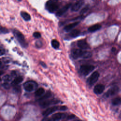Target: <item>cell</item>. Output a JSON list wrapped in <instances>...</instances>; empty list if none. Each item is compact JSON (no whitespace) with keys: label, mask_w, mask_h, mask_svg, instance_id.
Returning a JSON list of instances; mask_svg holds the SVG:
<instances>
[{"label":"cell","mask_w":121,"mask_h":121,"mask_svg":"<svg viewBox=\"0 0 121 121\" xmlns=\"http://www.w3.org/2000/svg\"><path fill=\"white\" fill-rule=\"evenodd\" d=\"M52 93L50 91H48L44 95H43V96H42V97H41L39 99V101L40 102L42 101H44L45 100L48 99L49 98H50L51 96H52Z\"/></svg>","instance_id":"ffe728a7"},{"label":"cell","mask_w":121,"mask_h":121,"mask_svg":"<svg viewBox=\"0 0 121 121\" xmlns=\"http://www.w3.org/2000/svg\"><path fill=\"white\" fill-rule=\"evenodd\" d=\"M24 89L27 92L34 91L37 86V84L34 81L29 80L26 82L23 85Z\"/></svg>","instance_id":"5b68a950"},{"label":"cell","mask_w":121,"mask_h":121,"mask_svg":"<svg viewBox=\"0 0 121 121\" xmlns=\"http://www.w3.org/2000/svg\"><path fill=\"white\" fill-rule=\"evenodd\" d=\"M115 50H116L115 48H114V47H112V52H114V51H115Z\"/></svg>","instance_id":"836d02e7"},{"label":"cell","mask_w":121,"mask_h":121,"mask_svg":"<svg viewBox=\"0 0 121 121\" xmlns=\"http://www.w3.org/2000/svg\"><path fill=\"white\" fill-rule=\"evenodd\" d=\"M75 117V115L74 114H70L67 117V119L68 120H70V119H73Z\"/></svg>","instance_id":"f546056e"},{"label":"cell","mask_w":121,"mask_h":121,"mask_svg":"<svg viewBox=\"0 0 121 121\" xmlns=\"http://www.w3.org/2000/svg\"><path fill=\"white\" fill-rule=\"evenodd\" d=\"M77 45L80 49H88L90 48L88 43L85 40H80L78 41Z\"/></svg>","instance_id":"8fae6325"},{"label":"cell","mask_w":121,"mask_h":121,"mask_svg":"<svg viewBox=\"0 0 121 121\" xmlns=\"http://www.w3.org/2000/svg\"><path fill=\"white\" fill-rule=\"evenodd\" d=\"M71 54L73 58L74 59H78L79 58L86 59L91 57L92 55L91 52L79 49H72L71 51Z\"/></svg>","instance_id":"6da1fadb"},{"label":"cell","mask_w":121,"mask_h":121,"mask_svg":"<svg viewBox=\"0 0 121 121\" xmlns=\"http://www.w3.org/2000/svg\"><path fill=\"white\" fill-rule=\"evenodd\" d=\"M8 32H9L7 28H6L5 27L1 26V27H0V33L1 34H6Z\"/></svg>","instance_id":"484cf974"},{"label":"cell","mask_w":121,"mask_h":121,"mask_svg":"<svg viewBox=\"0 0 121 121\" xmlns=\"http://www.w3.org/2000/svg\"><path fill=\"white\" fill-rule=\"evenodd\" d=\"M104 86L103 84H97L95 85L94 88V92L95 94L97 95L102 94L104 90Z\"/></svg>","instance_id":"4fadbf2b"},{"label":"cell","mask_w":121,"mask_h":121,"mask_svg":"<svg viewBox=\"0 0 121 121\" xmlns=\"http://www.w3.org/2000/svg\"><path fill=\"white\" fill-rule=\"evenodd\" d=\"M121 103V99L120 97H115L112 100V104L113 105H118Z\"/></svg>","instance_id":"7402d4cb"},{"label":"cell","mask_w":121,"mask_h":121,"mask_svg":"<svg viewBox=\"0 0 121 121\" xmlns=\"http://www.w3.org/2000/svg\"><path fill=\"white\" fill-rule=\"evenodd\" d=\"M60 101L59 100L56 99H47L44 101H42L40 102L39 105L42 108H46L49 106H50L52 104H57L60 103Z\"/></svg>","instance_id":"8992f818"},{"label":"cell","mask_w":121,"mask_h":121,"mask_svg":"<svg viewBox=\"0 0 121 121\" xmlns=\"http://www.w3.org/2000/svg\"><path fill=\"white\" fill-rule=\"evenodd\" d=\"M101 28V25L99 24H96L89 26L88 28V30L90 32H94L99 30Z\"/></svg>","instance_id":"2e32d148"},{"label":"cell","mask_w":121,"mask_h":121,"mask_svg":"<svg viewBox=\"0 0 121 121\" xmlns=\"http://www.w3.org/2000/svg\"><path fill=\"white\" fill-rule=\"evenodd\" d=\"M66 117V114L62 112H58L53 114L52 116V118L56 120L57 121H59L60 120Z\"/></svg>","instance_id":"9a60e30c"},{"label":"cell","mask_w":121,"mask_h":121,"mask_svg":"<svg viewBox=\"0 0 121 121\" xmlns=\"http://www.w3.org/2000/svg\"><path fill=\"white\" fill-rule=\"evenodd\" d=\"M45 93V90L44 88H42V87H40L38 89H37L35 93V96H41L43 95V94Z\"/></svg>","instance_id":"44dd1931"},{"label":"cell","mask_w":121,"mask_h":121,"mask_svg":"<svg viewBox=\"0 0 121 121\" xmlns=\"http://www.w3.org/2000/svg\"><path fill=\"white\" fill-rule=\"evenodd\" d=\"M40 64L43 68H46V67H47L46 64L44 62H43V61H40Z\"/></svg>","instance_id":"4dcf8cb0"},{"label":"cell","mask_w":121,"mask_h":121,"mask_svg":"<svg viewBox=\"0 0 121 121\" xmlns=\"http://www.w3.org/2000/svg\"><path fill=\"white\" fill-rule=\"evenodd\" d=\"M71 3H68L65 6H64L62 8L58 10L56 14V16L58 17H60L62 16L66 11L69 9L71 7Z\"/></svg>","instance_id":"30bf717a"},{"label":"cell","mask_w":121,"mask_h":121,"mask_svg":"<svg viewBox=\"0 0 121 121\" xmlns=\"http://www.w3.org/2000/svg\"><path fill=\"white\" fill-rule=\"evenodd\" d=\"M80 31L78 29H74L70 32L69 34V36L72 38H74L78 36L80 34Z\"/></svg>","instance_id":"e0dca14e"},{"label":"cell","mask_w":121,"mask_h":121,"mask_svg":"<svg viewBox=\"0 0 121 121\" xmlns=\"http://www.w3.org/2000/svg\"><path fill=\"white\" fill-rule=\"evenodd\" d=\"M12 79V78L9 75H6L3 77V80L5 82H8L10 81H11Z\"/></svg>","instance_id":"d4e9b609"},{"label":"cell","mask_w":121,"mask_h":121,"mask_svg":"<svg viewBox=\"0 0 121 121\" xmlns=\"http://www.w3.org/2000/svg\"><path fill=\"white\" fill-rule=\"evenodd\" d=\"M21 16L23 17V18L26 21H29L31 19V16L30 15L26 12L22 11L20 12Z\"/></svg>","instance_id":"d6986e66"},{"label":"cell","mask_w":121,"mask_h":121,"mask_svg":"<svg viewBox=\"0 0 121 121\" xmlns=\"http://www.w3.org/2000/svg\"><path fill=\"white\" fill-rule=\"evenodd\" d=\"M13 33L20 45L23 47H26L27 46V43L22 33L16 29H14L13 30Z\"/></svg>","instance_id":"7a4b0ae2"},{"label":"cell","mask_w":121,"mask_h":121,"mask_svg":"<svg viewBox=\"0 0 121 121\" xmlns=\"http://www.w3.org/2000/svg\"><path fill=\"white\" fill-rule=\"evenodd\" d=\"M47 121H57V120H54V119H52V118H51V119H50L49 120H48Z\"/></svg>","instance_id":"d6a6232c"},{"label":"cell","mask_w":121,"mask_h":121,"mask_svg":"<svg viewBox=\"0 0 121 121\" xmlns=\"http://www.w3.org/2000/svg\"><path fill=\"white\" fill-rule=\"evenodd\" d=\"M33 36L36 38H38L41 36V35L38 32H35L33 33Z\"/></svg>","instance_id":"4316f807"},{"label":"cell","mask_w":121,"mask_h":121,"mask_svg":"<svg viewBox=\"0 0 121 121\" xmlns=\"http://www.w3.org/2000/svg\"><path fill=\"white\" fill-rule=\"evenodd\" d=\"M95 69V67L91 65H82L80 67V72L84 76L88 75Z\"/></svg>","instance_id":"277c9868"},{"label":"cell","mask_w":121,"mask_h":121,"mask_svg":"<svg viewBox=\"0 0 121 121\" xmlns=\"http://www.w3.org/2000/svg\"><path fill=\"white\" fill-rule=\"evenodd\" d=\"M59 109H60V106H52V107L47 108L45 110H44L42 114L43 116H48V115L52 114L53 112H54L57 110H59Z\"/></svg>","instance_id":"ba28073f"},{"label":"cell","mask_w":121,"mask_h":121,"mask_svg":"<svg viewBox=\"0 0 121 121\" xmlns=\"http://www.w3.org/2000/svg\"><path fill=\"white\" fill-rule=\"evenodd\" d=\"M2 85H3V87H4L6 89H9V87H10L8 83V82H5V83H4Z\"/></svg>","instance_id":"83f0119b"},{"label":"cell","mask_w":121,"mask_h":121,"mask_svg":"<svg viewBox=\"0 0 121 121\" xmlns=\"http://www.w3.org/2000/svg\"><path fill=\"white\" fill-rule=\"evenodd\" d=\"M79 23V21L75 22L74 23H72L66 25L64 27V30L66 32H69L71 31L73 28H74L76 26H77Z\"/></svg>","instance_id":"5bb4252c"},{"label":"cell","mask_w":121,"mask_h":121,"mask_svg":"<svg viewBox=\"0 0 121 121\" xmlns=\"http://www.w3.org/2000/svg\"><path fill=\"white\" fill-rule=\"evenodd\" d=\"M99 75L100 74L98 72L96 71L94 72L88 78L87 83H88V84L90 86H92L93 85H94L98 80Z\"/></svg>","instance_id":"52a82bcc"},{"label":"cell","mask_w":121,"mask_h":121,"mask_svg":"<svg viewBox=\"0 0 121 121\" xmlns=\"http://www.w3.org/2000/svg\"><path fill=\"white\" fill-rule=\"evenodd\" d=\"M5 53V51L3 49H0V55H2Z\"/></svg>","instance_id":"1f68e13d"},{"label":"cell","mask_w":121,"mask_h":121,"mask_svg":"<svg viewBox=\"0 0 121 121\" xmlns=\"http://www.w3.org/2000/svg\"><path fill=\"white\" fill-rule=\"evenodd\" d=\"M59 4L57 1L56 0H49L45 4L46 9L50 12L53 13L56 11L59 8Z\"/></svg>","instance_id":"3957f363"},{"label":"cell","mask_w":121,"mask_h":121,"mask_svg":"<svg viewBox=\"0 0 121 121\" xmlns=\"http://www.w3.org/2000/svg\"><path fill=\"white\" fill-rule=\"evenodd\" d=\"M23 78L21 76L17 77L12 82V85H14V86H17L19 84L21 83L23 81Z\"/></svg>","instance_id":"ac0fdd59"},{"label":"cell","mask_w":121,"mask_h":121,"mask_svg":"<svg viewBox=\"0 0 121 121\" xmlns=\"http://www.w3.org/2000/svg\"><path fill=\"white\" fill-rule=\"evenodd\" d=\"M84 2L82 0H79L76 2L72 6L71 9L73 11H78L83 5Z\"/></svg>","instance_id":"7c38bea8"},{"label":"cell","mask_w":121,"mask_h":121,"mask_svg":"<svg viewBox=\"0 0 121 121\" xmlns=\"http://www.w3.org/2000/svg\"><path fill=\"white\" fill-rule=\"evenodd\" d=\"M51 44L53 48L54 49H57L60 46V43L56 39H53L52 40Z\"/></svg>","instance_id":"603a6c76"},{"label":"cell","mask_w":121,"mask_h":121,"mask_svg":"<svg viewBox=\"0 0 121 121\" xmlns=\"http://www.w3.org/2000/svg\"><path fill=\"white\" fill-rule=\"evenodd\" d=\"M89 9V5H86L85 7H84L81 10H80V14H84Z\"/></svg>","instance_id":"cb8c5ba5"},{"label":"cell","mask_w":121,"mask_h":121,"mask_svg":"<svg viewBox=\"0 0 121 121\" xmlns=\"http://www.w3.org/2000/svg\"><path fill=\"white\" fill-rule=\"evenodd\" d=\"M67 109V107L66 106L63 105V106H60L59 110H60V111H65Z\"/></svg>","instance_id":"f1b7e54d"},{"label":"cell","mask_w":121,"mask_h":121,"mask_svg":"<svg viewBox=\"0 0 121 121\" xmlns=\"http://www.w3.org/2000/svg\"><path fill=\"white\" fill-rule=\"evenodd\" d=\"M119 90V88L118 86H115L111 88H110L105 93V96L106 97H110L111 96H112L116 94Z\"/></svg>","instance_id":"9c48e42d"}]
</instances>
